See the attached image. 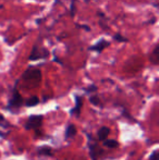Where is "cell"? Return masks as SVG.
I'll return each mask as SVG.
<instances>
[{"instance_id": "obj_1", "label": "cell", "mask_w": 159, "mask_h": 160, "mask_svg": "<svg viewBox=\"0 0 159 160\" xmlns=\"http://www.w3.org/2000/svg\"><path fill=\"white\" fill-rule=\"evenodd\" d=\"M22 105H23V98H22L21 94L17 92V89L14 88L13 89L12 96H11L10 100H9L8 109H10L12 111L13 109H19Z\"/></svg>"}, {"instance_id": "obj_2", "label": "cell", "mask_w": 159, "mask_h": 160, "mask_svg": "<svg viewBox=\"0 0 159 160\" xmlns=\"http://www.w3.org/2000/svg\"><path fill=\"white\" fill-rule=\"evenodd\" d=\"M42 120H44V117L42 116H31L28 117L27 121H26L24 128L26 130H37L42 127Z\"/></svg>"}, {"instance_id": "obj_3", "label": "cell", "mask_w": 159, "mask_h": 160, "mask_svg": "<svg viewBox=\"0 0 159 160\" xmlns=\"http://www.w3.org/2000/svg\"><path fill=\"white\" fill-rule=\"evenodd\" d=\"M48 56H49V51L47 50V49L38 48L37 46H34L28 59H30L31 61H36V60H39V59H45V58H47Z\"/></svg>"}, {"instance_id": "obj_4", "label": "cell", "mask_w": 159, "mask_h": 160, "mask_svg": "<svg viewBox=\"0 0 159 160\" xmlns=\"http://www.w3.org/2000/svg\"><path fill=\"white\" fill-rule=\"evenodd\" d=\"M89 139L92 141V144L88 143V147H89V156H91L92 160H98L100 156L104 154L102 149L99 147V145H97L95 141H93L92 137H89Z\"/></svg>"}, {"instance_id": "obj_5", "label": "cell", "mask_w": 159, "mask_h": 160, "mask_svg": "<svg viewBox=\"0 0 159 160\" xmlns=\"http://www.w3.org/2000/svg\"><path fill=\"white\" fill-rule=\"evenodd\" d=\"M75 105L74 107L71 109V116H74L75 118H79L81 111H82V106H83V97H81L79 95H75Z\"/></svg>"}, {"instance_id": "obj_6", "label": "cell", "mask_w": 159, "mask_h": 160, "mask_svg": "<svg viewBox=\"0 0 159 160\" xmlns=\"http://www.w3.org/2000/svg\"><path fill=\"white\" fill-rule=\"evenodd\" d=\"M23 78L25 81L36 80L37 82H39L40 78H42V73H40L39 70H27V71L23 74Z\"/></svg>"}, {"instance_id": "obj_7", "label": "cell", "mask_w": 159, "mask_h": 160, "mask_svg": "<svg viewBox=\"0 0 159 160\" xmlns=\"http://www.w3.org/2000/svg\"><path fill=\"white\" fill-rule=\"evenodd\" d=\"M109 45H110V42H107V40H105V39H102V40H99V42H96L93 47H91V48H89V50L97 51V52H102V51L104 50V49H106Z\"/></svg>"}, {"instance_id": "obj_8", "label": "cell", "mask_w": 159, "mask_h": 160, "mask_svg": "<svg viewBox=\"0 0 159 160\" xmlns=\"http://www.w3.org/2000/svg\"><path fill=\"white\" fill-rule=\"evenodd\" d=\"M77 127L74 124H69L68 128H66V132H64V138L67 141H69V139L73 138L77 135Z\"/></svg>"}, {"instance_id": "obj_9", "label": "cell", "mask_w": 159, "mask_h": 160, "mask_svg": "<svg viewBox=\"0 0 159 160\" xmlns=\"http://www.w3.org/2000/svg\"><path fill=\"white\" fill-rule=\"evenodd\" d=\"M109 134H110V128L107 127H102L97 132V139L98 141H105L108 138Z\"/></svg>"}, {"instance_id": "obj_10", "label": "cell", "mask_w": 159, "mask_h": 160, "mask_svg": "<svg viewBox=\"0 0 159 160\" xmlns=\"http://www.w3.org/2000/svg\"><path fill=\"white\" fill-rule=\"evenodd\" d=\"M37 154L39 156H45V157H52V149L48 146H42V147H38L37 149Z\"/></svg>"}, {"instance_id": "obj_11", "label": "cell", "mask_w": 159, "mask_h": 160, "mask_svg": "<svg viewBox=\"0 0 159 160\" xmlns=\"http://www.w3.org/2000/svg\"><path fill=\"white\" fill-rule=\"evenodd\" d=\"M102 142H104L102 145L107 148H117L118 146H119V142L116 141V139H112V138H106Z\"/></svg>"}, {"instance_id": "obj_12", "label": "cell", "mask_w": 159, "mask_h": 160, "mask_svg": "<svg viewBox=\"0 0 159 160\" xmlns=\"http://www.w3.org/2000/svg\"><path fill=\"white\" fill-rule=\"evenodd\" d=\"M39 103V98L37 96H32L28 99H26L25 106L26 107H35Z\"/></svg>"}, {"instance_id": "obj_13", "label": "cell", "mask_w": 159, "mask_h": 160, "mask_svg": "<svg viewBox=\"0 0 159 160\" xmlns=\"http://www.w3.org/2000/svg\"><path fill=\"white\" fill-rule=\"evenodd\" d=\"M89 101H91L92 105L97 106V107H102V102H100V99H99V97H98V96H96V95L91 96V97H89Z\"/></svg>"}, {"instance_id": "obj_14", "label": "cell", "mask_w": 159, "mask_h": 160, "mask_svg": "<svg viewBox=\"0 0 159 160\" xmlns=\"http://www.w3.org/2000/svg\"><path fill=\"white\" fill-rule=\"evenodd\" d=\"M9 127H10V123H9L8 121L4 119V117L2 116L1 113H0V128H9Z\"/></svg>"}, {"instance_id": "obj_15", "label": "cell", "mask_w": 159, "mask_h": 160, "mask_svg": "<svg viewBox=\"0 0 159 160\" xmlns=\"http://www.w3.org/2000/svg\"><path fill=\"white\" fill-rule=\"evenodd\" d=\"M113 38H115V40H117V42H127V39L125 37H123L121 34H116L115 36H113Z\"/></svg>"}, {"instance_id": "obj_16", "label": "cell", "mask_w": 159, "mask_h": 160, "mask_svg": "<svg viewBox=\"0 0 159 160\" xmlns=\"http://www.w3.org/2000/svg\"><path fill=\"white\" fill-rule=\"evenodd\" d=\"M148 160H159V150H155V152L149 156Z\"/></svg>"}, {"instance_id": "obj_17", "label": "cell", "mask_w": 159, "mask_h": 160, "mask_svg": "<svg viewBox=\"0 0 159 160\" xmlns=\"http://www.w3.org/2000/svg\"><path fill=\"white\" fill-rule=\"evenodd\" d=\"M85 91H86V93H95V92H97V86L92 85V86H89L88 88H86Z\"/></svg>"}, {"instance_id": "obj_18", "label": "cell", "mask_w": 159, "mask_h": 160, "mask_svg": "<svg viewBox=\"0 0 159 160\" xmlns=\"http://www.w3.org/2000/svg\"><path fill=\"white\" fill-rule=\"evenodd\" d=\"M71 15H72V17L75 15V3L74 2H72V4H71Z\"/></svg>"}, {"instance_id": "obj_19", "label": "cell", "mask_w": 159, "mask_h": 160, "mask_svg": "<svg viewBox=\"0 0 159 160\" xmlns=\"http://www.w3.org/2000/svg\"><path fill=\"white\" fill-rule=\"evenodd\" d=\"M0 137H2V138H6V137H7V134H6V133L0 132Z\"/></svg>"}]
</instances>
